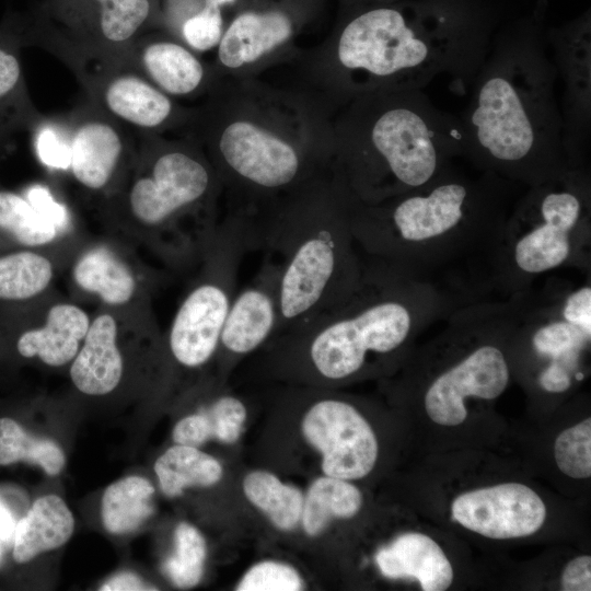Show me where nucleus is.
<instances>
[{
  "label": "nucleus",
  "instance_id": "nucleus-42",
  "mask_svg": "<svg viewBox=\"0 0 591 591\" xmlns=\"http://www.w3.org/2000/svg\"><path fill=\"white\" fill-rule=\"evenodd\" d=\"M102 591H121V590H152L147 588L142 580L135 573L121 572L111 578L100 587Z\"/></svg>",
  "mask_w": 591,
  "mask_h": 591
},
{
  "label": "nucleus",
  "instance_id": "nucleus-35",
  "mask_svg": "<svg viewBox=\"0 0 591 591\" xmlns=\"http://www.w3.org/2000/svg\"><path fill=\"white\" fill-rule=\"evenodd\" d=\"M558 468L567 476L586 479L591 476V419L565 429L554 444Z\"/></svg>",
  "mask_w": 591,
  "mask_h": 591
},
{
  "label": "nucleus",
  "instance_id": "nucleus-38",
  "mask_svg": "<svg viewBox=\"0 0 591 591\" xmlns=\"http://www.w3.org/2000/svg\"><path fill=\"white\" fill-rule=\"evenodd\" d=\"M182 35L197 50H208L216 46L222 35L220 8L205 3L202 9L183 23Z\"/></svg>",
  "mask_w": 591,
  "mask_h": 591
},
{
  "label": "nucleus",
  "instance_id": "nucleus-34",
  "mask_svg": "<svg viewBox=\"0 0 591 591\" xmlns=\"http://www.w3.org/2000/svg\"><path fill=\"white\" fill-rule=\"evenodd\" d=\"M246 418L244 403L230 394L218 396L209 406L195 414L199 436L204 442L217 439L224 443L235 442Z\"/></svg>",
  "mask_w": 591,
  "mask_h": 591
},
{
  "label": "nucleus",
  "instance_id": "nucleus-25",
  "mask_svg": "<svg viewBox=\"0 0 591 591\" xmlns=\"http://www.w3.org/2000/svg\"><path fill=\"white\" fill-rule=\"evenodd\" d=\"M49 252L32 247L0 252V306L26 304L48 293L58 269Z\"/></svg>",
  "mask_w": 591,
  "mask_h": 591
},
{
  "label": "nucleus",
  "instance_id": "nucleus-40",
  "mask_svg": "<svg viewBox=\"0 0 591 591\" xmlns=\"http://www.w3.org/2000/svg\"><path fill=\"white\" fill-rule=\"evenodd\" d=\"M563 591L591 590V557L582 555L570 560L561 575Z\"/></svg>",
  "mask_w": 591,
  "mask_h": 591
},
{
  "label": "nucleus",
  "instance_id": "nucleus-43",
  "mask_svg": "<svg viewBox=\"0 0 591 591\" xmlns=\"http://www.w3.org/2000/svg\"><path fill=\"white\" fill-rule=\"evenodd\" d=\"M235 0H205V3L207 4H211V5H215V7H221L223 4H227V3H232L234 2Z\"/></svg>",
  "mask_w": 591,
  "mask_h": 591
},
{
  "label": "nucleus",
  "instance_id": "nucleus-21",
  "mask_svg": "<svg viewBox=\"0 0 591 591\" xmlns=\"http://www.w3.org/2000/svg\"><path fill=\"white\" fill-rule=\"evenodd\" d=\"M375 563L384 577L415 579L424 591H443L453 581V568L442 548L417 532L404 533L381 548Z\"/></svg>",
  "mask_w": 591,
  "mask_h": 591
},
{
  "label": "nucleus",
  "instance_id": "nucleus-10",
  "mask_svg": "<svg viewBox=\"0 0 591 591\" xmlns=\"http://www.w3.org/2000/svg\"><path fill=\"white\" fill-rule=\"evenodd\" d=\"M517 309L518 296L500 300L478 344L429 383L424 404L432 421L457 426L467 417V397L490 401L507 389L510 379L508 359L494 337L509 324Z\"/></svg>",
  "mask_w": 591,
  "mask_h": 591
},
{
  "label": "nucleus",
  "instance_id": "nucleus-6",
  "mask_svg": "<svg viewBox=\"0 0 591 591\" xmlns=\"http://www.w3.org/2000/svg\"><path fill=\"white\" fill-rule=\"evenodd\" d=\"M590 169H570L515 199L489 262L488 285L508 296L549 271H590Z\"/></svg>",
  "mask_w": 591,
  "mask_h": 591
},
{
  "label": "nucleus",
  "instance_id": "nucleus-8",
  "mask_svg": "<svg viewBox=\"0 0 591 591\" xmlns=\"http://www.w3.org/2000/svg\"><path fill=\"white\" fill-rule=\"evenodd\" d=\"M150 0H49L28 22L14 18L23 46L37 45L63 60L81 80L134 63Z\"/></svg>",
  "mask_w": 591,
  "mask_h": 591
},
{
  "label": "nucleus",
  "instance_id": "nucleus-3",
  "mask_svg": "<svg viewBox=\"0 0 591 591\" xmlns=\"http://www.w3.org/2000/svg\"><path fill=\"white\" fill-rule=\"evenodd\" d=\"M362 278L337 306L273 338L323 381L359 374L371 357L402 350L465 299L449 285L364 257Z\"/></svg>",
  "mask_w": 591,
  "mask_h": 591
},
{
  "label": "nucleus",
  "instance_id": "nucleus-11",
  "mask_svg": "<svg viewBox=\"0 0 591 591\" xmlns=\"http://www.w3.org/2000/svg\"><path fill=\"white\" fill-rule=\"evenodd\" d=\"M553 65L564 83L560 114L563 147L572 167H588L591 130V11L546 27Z\"/></svg>",
  "mask_w": 591,
  "mask_h": 591
},
{
  "label": "nucleus",
  "instance_id": "nucleus-13",
  "mask_svg": "<svg viewBox=\"0 0 591 591\" xmlns=\"http://www.w3.org/2000/svg\"><path fill=\"white\" fill-rule=\"evenodd\" d=\"M69 278L77 294L119 309L151 303L165 276L137 263L118 242L100 240L73 250Z\"/></svg>",
  "mask_w": 591,
  "mask_h": 591
},
{
  "label": "nucleus",
  "instance_id": "nucleus-24",
  "mask_svg": "<svg viewBox=\"0 0 591 591\" xmlns=\"http://www.w3.org/2000/svg\"><path fill=\"white\" fill-rule=\"evenodd\" d=\"M291 33V22L281 12L243 13L221 37L219 59L225 67L239 68L286 42Z\"/></svg>",
  "mask_w": 591,
  "mask_h": 591
},
{
  "label": "nucleus",
  "instance_id": "nucleus-26",
  "mask_svg": "<svg viewBox=\"0 0 591 591\" xmlns=\"http://www.w3.org/2000/svg\"><path fill=\"white\" fill-rule=\"evenodd\" d=\"M134 62L146 78L173 95L193 92L204 77L200 61L189 50L173 42H137Z\"/></svg>",
  "mask_w": 591,
  "mask_h": 591
},
{
  "label": "nucleus",
  "instance_id": "nucleus-2",
  "mask_svg": "<svg viewBox=\"0 0 591 591\" xmlns=\"http://www.w3.org/2000/svg\"><path fill=\"white\" fill-rule=\"evenodd\" d=\"M521 185L453 162L416 189L367 205L350 197V228L362 256L462 291L454 274L490 262Z\"/></svg>",
  "mask_w": 591,
  "mask_h": 591
},
{
  "label": "nucleus",
  "instance_id": "nucleus-19",
  "mask_svg": "<svg viewBox=\"0 0 591 591\" xmlns=\"http://www.w3.org/2000/svg\"><path fill=\"white\" fill-rule=\"evenodd\" d=\"M80 81L89 101L123 126L153 129L172 114L171 100L134 63L97 71Z\"/></svg>",
  "mask_w": 591,
  "mask_h": 591
},
{
  "label": "nucleus",
  "instance_id": "nucleus-5",
  "mask_svg": "<svg viewBox=\"0 0 591 591\" xmlns=\"http://www.w3.org/2000/svg\"><path fill=\"white\" fill-rule=\"evenodd\" d=\"M207 165L182 150L135 149L102 200L114 227L148 246L173 270L197 268L219 224L199 213L210 197Z\"/></svg>",
  "mask_w": 591,
  "mask_h": 591
},
{
  "label": "nucleus",
  "instance_id": "nucleus-41",
  "mask_svg": "<svg viewBox=\"0 0 591 591\" xmlns=\"http://www.w3.org/2000/svg\"><path fill=\"white\" fill-rule=\"evenodd\" d=\"M572 375L577 380V374L565 366L549 362L538 374L537 382L547 393H564L570 389Z\"/></svg>",
  "mask_w": 591,
  "mask_h": 591
},
{
  "label": "nucleus",
  "instance_id": "nucleus-36",
  "mask_svg": "<svg viewBox=\"0 0 591 591\" xmlns=\"http://www.w3.org/2000/svg\"><path fill=\"white\" fill-rule=\"evenodd\" d=\"M31 129L39 162L51 171L68 172L71 153L69 117L40 116Z\"/></svg>",
  "mask_w": 591,
  "mask_h": 591
},
{
  "label": "nucleus",
  "instance_id": "nucleus-4",
  "mask_svg": "<svg viewBox=\"0 0 591 591\" xmlns=\"http://www.w3.org/2000/svg\"><path fill=\"white\" fill-rule=\"evenodd\" d=\"M350 197L292 206L253 221L254 252L279 255V321L274 336L344 302L358 287L364 258L354 239Z\"/></svg>",
  "mask_w": 591,
  "mask_h": 591
},
{
  "label": "nucleus",
  "instance_id": "nucleus-1",
  "mask_svg": "<svg viewBox=\"0 0 591 591\" xmlns=\"http://www.w3.org/2000/svg\"><path fill=\"white\" fill-rule=\"evenodd\" d=\"M548 1L499 24L459 116L464 159L523 187L572 167L563 147L555 95L556 70L547 54Z\"/></svg>",
  "mask_w": 591,
  "mask_h": 591
},
{
  "label": "nucleus",
  "instance_id": "nucleus-14",
  "mask_svg": "<svg viewBox=\"0 0 591 591\" xmlns=\"http://www.w3.org/2000/svg\"><path fill=\"white\" fill-rule=\"evenodd\" d=\"M302 432L323 455L325 475L351 480L367 476L378 459L375 434L349 403L322 398L305 413Z\"/></svg>",
  "mask_w": 591,
  "mask_h": 591
},
{
  "label": "nucleus",
  "instance_id": "nucleus-18",
  "mask_svg": "<svg viewBox=\"0 0 591 591\" xmlns=\"http://www.w3.org/2000/svg\"><path fill=\"white\" fill-rule=\"evenodd\" d=\"M219 151L233 174L259 189L287 187L300 172L299 155L289 143L246 121L223 130Z\"/></svg>",
  "mask_w": 591,
  "mask_h": 591
},
{
  "label": "nucleus",
  "instance_id": "nucleus-9",
  "mask_svg": "<svg viewBox=\"0 0 591 591\" xmlns=\"http://www.w3.org/2000/svg\"><path fill=\"white\" fill-rule=\"evenodd\" d=\"M250 252L251 219L232 217L218 225L167 331V348L179 367L200 368L217 354L240 266Z\"/></svg>",
  "mask_w": 591,
  "mask_h": 591
},
{
  "label": "nucleus",
  "instance_id": "nucleus-20",
  "mask_svg": "<svg viewBox=\"0 0 591 591\" xmlns=\"http://www.w3.org/2000/svg\"><path fill=\"white\" fill-rule=\"evenodd\" d=\"M129 308L100 306L92 314L84 340L70 363V379L80 393L104 396L119 386L125 372L120 343Z\"/></svg>",
  "mask_w": 591,
  "mask_h": 591
},
{
  "label": "nucleus",
  "instance_id": "nucleus-29",
  "mask_svg": "<svg viewBox=\"0 0 591 591\" xmlns=\"http://www.w3.org/2000/svg\"><path fill=\"white\" fill-rule=\"evenodd\" d=\"M362 505L360 490L345 479L325 476L314 480L303 499L301 521L308 535L322 532L333 519H349Z\"/></svg>",
  "mask_w": 591,
  "mask_h": 591
},
{
  "label": "nucleus",
  "instance_id": "nucleus-30",
  "mask_svg": "<svg viewBox=\"0 0 591 591\" xmlns=\"http://www.w3.org/2000/svg\"><path fill=\"white\" fill-rule=\"evenodd\" d=\"M153 494L152 484L141 476H127L111 484L101 502L104 528L112 534L139 528L153 513Z\"/></svg>",
  "mask_w": 591,
  "mask_h": 591
},
{
  "label": "nucleus",
  "instance_id": "nucleus-27",
  "mask_svg": "<svg viewBox=\"0 0 591 591\" xmlns=\"http://www.w3.org/2000/svg\"><path fill=\"white\" fill-rule=\"evenodd\" d=\"M65 236L23 193L0 185V252L19 247L50 250Z\"/></svg>",
  "mask_w": 591,
  "mask_h": 591
},
{
  "label": "nucleus",
  "instance_id": "nucleus-39",
  "mask_svg": "<svg viewBox=\"0 0 591 591\" xmlns=\"http://www.w3.org/2000/svg\"><path fill=\"white\" fill-rule=\"evenodd\" d=\"M23 195L46 218H48L63 234L71 229V217L67 207L59 202L51 190L43 184L28 186Z\"/></svg>",
  "mask_w": 591,
  "mask_h": 591
},
{
  "label": "nucleus",
  "instance_id": "nucleus-22",
  "mask_svg": "<svg viewBox=\"0 0 591 591\" xmlns=\"http://www.w3.org/2000/svg\"><path fill=\"white\" fill-rule=\"evenodd\" d=\"M14 16L0 25V151L42 116L28 95Z\"/></svg>",
  "mask_w": 591,
  "mask_h": 591
},
{
  "label": "nucleus",
  "instance_id": "nucleus-33",
  "mask_svg": "<svg viewBox=\"0 0 591 591\" xmlns=\"http://www.w3.org/2000/svg\"><path fill=\"white\" fill-rule=\"evenodd\" d=\"M175 552L163 564L164 573L178 588H193L201 579L207 555L205 538L192 524L182 522L174 533Z\"/></svg>",
  "mask_w": 591,
  "mask_h": 591
},
{
  "label": "nucleus",
  "instance_id": "nucleus-15",
  "mask_svg": "<svg viewBox=\"0 0 591 591\" xmlns=\"http://www.w3.org/2000/svg\"><path fill=\"white\" fill-rule=\"evenodd\" d=\"M69 123L68 172L83 192L103 200L120 182L134 147L124 126L90 101L69 116Z\"/></svg>",
  "mask_w": 591,
  "mask_h": 591
},
{
  "label": "nucleus",
  "instance_id": "nucleus-17",
  "mask_svg": "<svg viewBox=\"0 0 591 591\" xmlns=\"http://www.w3.org/2000/svg\"><path fill=\"white\" fill-rule=\"evenodd\" d=\"M279 275L280 263L266 253L252 280L232 300L217 352L240 358L274 338L279 321Z\"/></svg>",
  "mask_w": 591,
  "mask_h": 591
},
{
  "label": "nucleus",
  "instance_id": "nucleus-23",
  "mask_svg": "<svg viewBox=\"0 0 591 591\" xmlns=\"http://www.w3.org/2000/svg\"><path fill=\"white\" fill-rule=\"evenodd\" d=\"M73 515L57 495L37 498L13 533V558L25 564L36 556L59 548L71 537Z\"/></svg>",
  "mask_w": 591,
  "mask_h": 591
},
{
  "label": "nucleus",
  "instance_id": "nucleus-28",
  "mask_svg": "<svg viewBox=\"0 0 591 591\" xmlns=\"http://www.w3.org/2000/svg\"><path fill=\"white\" fill-rule=\"evenodd\" d=\"M162 493L179 496L190 486L208 487L217 484L223 474L221 464L196 447L176 444L167 449L154 464Z\"/></svg>",
  "mask_w": 591,
  "mask_h": 591
},
{
  "label": "nucleus",
  "instance_id": "nucleus-7",
  "mask_svg": "<svg viewBox=\"0 0 591 591\" xmlns=\"http://www.w3.org/2000/svg\"><path fill=\"white\" fill-rule=\"evenodd\" d=\"M373 114L349 181L355 200L373 205L424 186L464 157L457 115L436 107L424 90H397Z\"/></svg>",
  "mask_w": 591,
  "mask_h": 591
},
{
  "label": "nucleus",
  "instance_id": "nucleus-16",
  "mask_svg": "<svg viewBox=\"0 0 591 591\" xmlns=\"http://www.w3.org/2000/svg\"><path fill=\"white\" fill-rule=\"evenodd\" d=\"M452 518L483 536L507 540L537 532L546 518L541 497L520 483H505L457 496Z\"/></svg>",
  "mask_w": 591,
  "mask_h": 591
},
{
  "label": "nucleus",
  "instance_id": "nucleus-12",
  "mask_svg": "<svg viewBox=\"0 0 591 591\" xmlns=\"http://www.w3.org/2000/svg\"><path fill=\"white\" fill-rule=\"evenodd\" d=\"M47 296L22 305L0 306V340L13 346L23 359L58 368L77 356L92 315L74 301L47 303Z\"/></svg>",
  "mask_w": 591,
  "mask_h": 591
},
{
  "label": "nucleus",
  "instance_id": "nucleus-37",
  "mask_svg": "<svg viewBox=\"0 0 591 591\" xmlns=\"http://www.w3.org/2000/svg\"><path fill=\"white\" fill-rule=\"evenodd\" d=\"M303 587L298 571L286 564L266 560L253 566L241 579L237 591H298Z\"/></svg>",
  "mask_w": 591,
  "mask_h": 591
},
{
  "label": "nucleus",
  "instance_id": "nucleus-44",
  "mask_svg": "<svg viewBox=\"0 0 591 591\" xmlns=\"http://www.w3.org/2000/svg\"><path fill=\"white\" fill-rule=\"evenodd\" d=\"M383 1H385V0H383ZM390 1H394V0H390Z\"/></svg>",
  "mask_w": 591,
  "mask_h": 591
},
{
  "label": "nucleus",
  "instance_id": "nucleus-31",
  "mask_svg": "<svg viewBox=\"0 0 591 591\" xmlns=\"http://www.w3.org/2000/svg\"><path fill=\"white\" fill-rule=\"evenodd\" d=\"M243 490L276 528L290 531L301 520L304 499L301 490L283 484L274 474L266 471L248 473L243 480Z\"/></svg>",
  "mask_w": 591,
  "mask_h": 591
},
{
  "label": "nucleus",
  "instance_id": "nucleus-32",
  "mask_svg": "<svg viewBox=\"0 0 591 591\" xmlns=\"http://www.w3.org/2000/svg\"><path fill=\"white\" fill-rule=\"evenodd\" d=\"M20 461L40 466L49 476L58 475L66 464L65 453L57 443L33 437L14 419L0 418V465Z\"/></svg>",
  "mask_w": 591,
  "mask_h": 591
}]
</instances>
